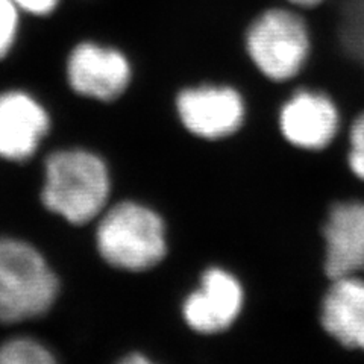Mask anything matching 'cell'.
<instances>
[{"label": "cell", "instance_id": "6da1fadb", "mask_svg": "<svg viewBox=\"0 0 364 364\" xmlns=\"http://www.w3.org/2000/svg\"><path fill=\"white\" fill-rule=\"evenodd\" d=\"M96 249L111 269L129 277L161 266L168 255V226L152 205L123 198L99 215Z\"/></svg>", "mask_w": 364, "mask_h": 364}, {"label": "cell", "instance_id": "7a4b0ae2", "mask_svg": "<svg viewBox=\"0 0 364 364\" xmlns=\"http://www.w3.org/2000/svg\"><path fill=\"white\" fill-rule=\"evenodd\" d=\"M112 195L108 163L96 152L68 149L46 159V181L41 193L46 208L82 226L105 211Z\"/></svg>", "mask_w": 364, "mask_h": 364}, {"label": "cell", "instance_id": "3957f363", "mask_svg": "<svg viewBox=\"0 0 364 364\" xmlns=\"http://www.w3.org/2000/svg\"><path fill=\"white\" fill-rule=\"evenodd\" d=\"M243 49L266 81L287 85L298 81L309 65L314 43L301 14L287 8H269L246 26Z\"/></svg>", "mask_w": 364, "mask_h": 364}, {"label": "cell", "instance_id": "277c9868", "mask_svg": "<svg viewBox=\"0 0 364 364\" xmlns=\"http://www.w3.org/2000/svg\"><path fill=\"white\" fill-rule=\"evenodd\" d=\"M60 284L36 247L0 238V322L18 323L48 313Z\"/></svg>", "mask_w": 364, "mask_h": 364}, {"label": "cell", "instance_id": "5b68a950", "mask_svg": "<svg viewBox=\"0 0 364 364\" xmlns=\"http://www.w3.org/2000/svg\"><path fill=\"white\" fill-rule=\"evenodd\" d=\"M175 111L186 132L200 141L220 143L242 131L247 116L243 93L225 82H199L181 88Z\"/></svg>", "mask_w": 364, "mask_h": 364}, {"label": "cell", "instance_id": "8992f818", "mask_svg": "<svg viewBox=\"0 0 364 364\" xmlns=\"http://www.w3.org/2000/svg\"><path fill=\"white\" fill-rule=\"evenodd\" d=\"M246 304V290L237 273L219 264L205 267L181 302L186 326L200 338L226 334L238 322Z\"/></svg>", "mask_w": 364, "mask_h": 364}, {"label": "cell", "instance_id": "52a82bcc", "mask_svg": "<svg viewBox=\"0 0 364 364\" xmlns=\"http://www.w3.org/2000/svg\"><path fill=\"white\" fill-rule=\"evenodd\" d=\"M278 129L287 144L304 152H323L345 132L336 99L321 88L296 85L278 111Z\"/></svg>", "mask_w": 364, "mask_h": 364}, {"label": "cell", "instance_id": "ba28073f", "mask_svg": "<svg viewBox=\"0 0 364 364\" xmlns=\"http://www.w3.org/2000/svg\"><path fill=\"white\" fill-rule=\"evenodd\" d=\"M134 64L122 50L84 41L67 61L68 84L77 95L100 104H114L134 82Z\"/></svg>", "mask_w": 364, "mask_h": 364}, {"label": "cell", "instance_id": "9c48e42d", "mask_svg": "<svg viewBox=\"0 0 364 364\" xmlns=\"http://www.w3.org/2000/svg\"><path fill=\"white\" fill-rule=\"evenodd\" d=\"M323 270L329 281L364 270V199L334 200L322 223Z\"/></svg>", "mask_w": 364, "mask_h": 364}, {"label": "cell", "instance_id": "30bf717a", "mask_svg": "<svg viewBox=\"0 0 364 364\" xmlns=\"http://www.w3.org/2000/svg\"><path fill=\"white\" fill-rule=\"evenodd\" d=\"M318 322L338 348L355 363H364V273L329 281Z\"/></svg>", "mask_w": 364, "mask_h": 364}, {"label": "cell", "instance_id": "8fae6325", "mask_svg": "<svg viewBox=\"0 0 364 364\" xmlns=\"http://www.w3.org/2000/svg\"><path fill=\"white\" fill-rule=\"evenodd\" d=\"M49 124L48 112L26 93L0 95V156L13 161L31 158Z\"/></svg>", "mask_w": 364, "mask_h": 364}, {"label": "cell", "instance_id": "7c38bea8", "mask_svg": "<svg viewBox=\"0 0 364 364\" xmlns=\"http://www.w3.org/2000/svg\"><path fill=\"white\" fill-rule=\"evenodd\" d=\"M53 361L50 350L32 338H11L0 345V364H50Z\"/></svg>", "mask_w": 364, "mask_h": 364}, {"label": "cell", "instance_id": "4fadbf2b", "mask_svg": "<svg viewBox=\"0 0 364 364\" xmlns=\"http://www.w3.org/2000/svg\"><path fill=\"white\" fill-rule=\"evenodd\" d=\"M346 164L355 179L364 184V109L346 127Z\"/></svg>", "mask_w": 364, "mask_h": 364}, {"label": "cell", "instance_id": "5bb4252c", "mask_svg": "<svg viewBox=\"0 0 364 364\" xmlns=\"http://www.w3.org/2000/svg\"><path fill=\"white\" fill-rule=\"evenodd\" d=\"M18 25L17 8L13 0H0V58L9 52Z\"/></svg>", "mask_w": 364, "mask_h": 364}, {"label": "cell", "instance_id": "9a60e30c", "mask_svg": "<svg viewBox=\"0 0 364 364\" xmlns=\"http://www.w3.org/2000/svg\"><path fill=\"white\" fill-rule=\"evenodd\" d=\"M13 2L31 14L43 16L52 13L60 0H13Z\"/></svg>", "mask_w": 364, "mask_h": 364}, {"label": "cell", "instance_id": "2e32d148", "mask_svg": "<svg viewBox=\"0 0 364 364\" xmlns=\"http://www.w3.org/2000/svg\"><path fill=\"white\" fill-rule=\"evenodd\" d=\"M287 2L299 8H313V6L321 5L323 0H287Z\"/></svg>", "mask_w": 364, "mask_h": 364}, {"label": "cell", "instance_id": "e0dca14e", "mask_svg": "<svg viewBox=\"0 0 364 364\" xmlns=\"http://www.w3.org/2000/svg\"><path fill=\"white\" fill-rule=\"evenodd\" d=\"M363 273H364V270H363Z\"/></svg>", "mask_w": 364, "mask_h": 364}]
</instances>
